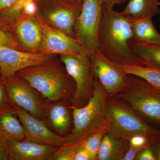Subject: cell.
<instances>
[{
	"label": "cell",
	"instance_id": "obj_1",
	"mask_svg": "<svg viewBox=\"0 0 160 160\" xmlns=\"http://www.w3.org/2000/svg\"><path fill=\"white\" fill-rule=\"evenodd\" d=\"M132 39L131 16L113 9L103 10L98 49L104 56L118 64L144 66L129 46Z\"/></svg>",
	"mask_w": 160,
	"mask_h": 160
},
{
	"label": "cell",
	"instance_id": "obj_2",
	"mask_svg": "<svg viewBox=\"0 0 160 160\" xmlns=\"http://www.w3.org/2000/svg\"><path fill=\"white\" fill-rule=\"evenodd\" d=\"M16 75L28 82L46 101H63L71 105L75 84L56 56L42 64L20 70Z\"/></svg>",
	"mask_w": 160,
	"mask_h": 160
},
{
	"label": "cell",
	"instance_id": "obj_3",
	"mask_svg": "<svg viewBox=\"0 0 160 160\" xmlns=\"http://www.w3.org/2000/svg\"><path fill=\"white\" fill-rule=\"evenodd\" d=\"M106 89L95 77L92 97L85 106L71 107L73 127L65 137V145L81 142L92 133L107 128L106 104L109 97Z\"/></svg>",
	"mask_w": 160,
	"mask_h": 160
},
{
	"label": "cell",
	"instance_id": "obj_4",
	"mask_svg": "<svg viewBox=\"0 0 160 160\" xmlns=\"http://www.w3.org/2000/svg\"><path fill=\"white\" fill-rule=\"evenodd\" d=\"M107 134L118 139L129 140L138 134L157 135L160 130L149 125L125 101L108 97L106 104Z\"/></svg>",
	"mask_w": 160,
	"mask_h": 160
},
{
	"label": "cell",
	"instance_id": "obj_5",
	"mask_svg": "<svg viewBox=\"0 0 160 160\" xmlns=\"http://www.w3.org/2000/svg\"><path fill=\"white\" fill-rule=\"evenodd\" d=\"M128 77L129 88L113 97L125 101L149 125L160 130V91L141 78Z\"/></svg>",
	"mask_w": 160,
	"mask_h": 160
},
{
	"label": "cell",
	"instance_id": "obj_6",
	"mask_svg": "<svg viewBox=\"0 0 160 160\" xmlns=\"http://www.w3.org/2000/svg\"><path fill=\"white\" fill-rule=\"evenodd\" d=\"M103 15L102 0H84L75 25L76 38L89 58L98 47Z\"/></svg>",
	"mask_w": 160,
	"mask_h": 160
},
{
	"label": "cell",
	"instance_id": "obj_7",
	"mask_svg": "<svg viewBox=\"0 0 160 160\" xmlns=\"http://www.w3.org/2000/svg\"><path fill=\"white\" fill-rule=\"evenodd\" d=\"M60 59L75 84L70 106L82 107L89 102L94 91L95 76L90 58L84 53L78 57L60 55Z\"/></svg>",
	"mask_w": 160,
	"mask_h": 160
},
{
	"label": "cell",
	"instance_id": "obj_8",
	"mask_svg": "<svg viewBox=\"0 0 160 160\" xmlns=\"http://www.w3.org/2000/svg\"><path fill=\"white\" fill-rule=\"evenodd\" d=\"M93 74L109 97L118 94L130 86L128 74L120 64L106 58L98 49L89 57Z\"/></svg>",
	"mask_w": 160,
	"mask_h": 160
},
{
	"label": "cell",
	"instance_id": "obj_9",
	"mask_svg": "<svg viewBox=\"0 0 160 160\" xmlns=\"http://www.w3.org/2000/svg\"><path fill=\"white\" fill-rule=\"evenodd\" d=\"M12 104L21 107L34 117L43 120L46 100L26 80L16 75L2 80Z\"/></svg>",
	"mask_w": 160,
	"mask_h": 160
},
{
	"label": "cell",
	"instance_id": "obj_10",
	"mask_svg": "<svg viewBox=\"0 0 160 160\" xmlns=\"http://www.w3.org/2000/svg\"><path fill=\"white\" fill-rule=\"evenodd\" d=\"M38 13L49 26L76 38L74 28L82 5L69 6L56 0H37Z\"/></svg>",
	"mask_w": 160,
	"mask_h": 160
},
{
	"label": "cell",
	"instance_id": "obj_11",
	"mask_svg": "<svg viewBox=\"0 0 160 160\" xmlns=\"http://www.w3.org/2000/svg\"><path fill=\"white\" fill-rule=\"evenodd\" d=\"M35 16L42 30V40L40 53L74 57L86 54L76 39L49 26L38 12Z\"/></svg>",
	"mask_w": 160,
	"mask_h": 160
},
{
	"label": "cell",
	"instance_id": "obj_12",
	"mask_svg": "<svg viewBox=\"0 0 160 160\" xmlns=\"http://www.w3.org/2000/svg\"><path fill=\"white\" fill-rule=\"evenodd\" d=\"M56 55L32 53L0 46V70L2 80L14 75L18 72L37 66Z\"/></svg>",
	"mask_w": 160,
	"mask_h": 160
},
{
	"label": "cell",
	"instance_id": "obj_13",
	"mask_svg": "<svg viewBox=\"0 0 160 160\" xmlns=\"http://www.w3.org/2000/svg\"><path fill=\"white\" fill-rule=\"evenodd\" d=\"M11 31L22 51L40 53L42 30L35 16L22 13L11 26Z\"/></svg>",
	"mask_w": 160,
	"mask_h": 160
},
{
	"label": "cell",
	"instance_id": "obj_14",
	"mask_svg": "<svg viewBox=\"0 0 160 160\" xmlns=\"http://www.w3.org/2000/svg\"><path fill=\"white\" fill-rule=\"evenodd\" d=\"M13 106L24 128V140L52 145L58 147L65 145V138L56 134L49 129L43 120L34 117L19 106L14 105Z\"/></svg>",
	"mask_w": 160,
	"mask_h": 160
},
{
	"label": "cell",
	"instance_id": "obj_15",
	"mask_svg": "<svg viewBox=\"0 0 160 160\" xmlns=\"http://www.w3.org/2000/svg\"><path fill=\"white\" fill-rule=\"evenodd\" d=\"M9 160H48L57 146L28 140H6Z\"/></svg>",
	"mask_w": 160,
	"mask_h": 160
},
{
	"label": "cell",
	"instance_id": "obj_16",
	"mask_svg": "<svg viewBox=\"0 0 160 160\" xmlns=\"http://www.w3.org/2000/svg\"><path fill=\"white\" fill-rule=\"evenodd\" d=\"M71 105L63 101H46L43 121L56 134L65 137L68 134L71 123Z\"/></svg>",
	"mask_w": 160,
	"mask_h": 160
},
{
	"label": "cell",
	"instance_id": "obj_17",
	"mask_svg": "<svg viewBox=\"0 0 160 160\" xmlns=\"http://www.w3.org/2000/svg\"><path fill=\"white\" fill-rule=\"evenodd\" d=\"M0 137L6 141L25 139L24 128L12 103L0 109Z\"/></svg>",
	"mask_w": 160,
	"mask_h": 160
},
{
	"label": "cell",
	"instance_id": "obj_18",
	"mask_svg": "<svg viewBox=\"0 0 160 160\" xmlns=\"http://www.w3.org/2000/svg\"><path fill=\"white\" fill-rule=\"evenodd\" d=\"M152 18L131 17L132 39L140 42L160 45V33L155 27Z\"/></svg>",
	"mask_w": 160,
	"mask_h": 160
},
{
	"label": "cell",
	"instance_id": "obj_19",
	"mask_svg": "<svg viewBox=\"0 0 160 160\" xmlns=\"http://www.w3.org/2000/svg\"><path fill=\"white\" fill-rule=\"evenodd\" d=\"M129 147V140L114 138L106 134L99 150L97 160H123Z\"/></svg>",
	"mask_w": 160,
	"mask_h": 160
},
{
	"label": "cell",
	"instance_id": "obj_20",
	"mask_svg": "<svg viewBox=\"0 0 160 160\" xmlns=\"http://www.w3.org/2000/svg\"><path fill=\"white\" fill-rule=\"evenodd\" d=\"M129 44L144 66L160 69V45L140 42L132 39Z\"/></svg>",
	"mask_w": 160,
	"mask_h": 160
},
{
	"label": "cell",
	"instance_id": "obj_21",
	"mask_svg": "<svg viewBox=\"0 0 160 160\" xmlns=\"http://www.w3.org/2000/svg\"><path fill=\"white\" fill-rule=\"evenodd\" d=\"M160 4L158 0H129L122 12L135 18H152L160 14Z\"/></svg>",
	"mask_w": 160,
	"mask_h": 160
},
{
	"label": "cell",
	"instance_id": "obj_22",
	"mask_svg": "<svg viewBox=\"0 0 160 160\" xmlns=\"http://www.w3.org/2000/svg\"><path fill=\"white\" fill-rule=\"evenodd\" d=\"M120 65L126 74L141 78L155 89L160 91V69L148 66Z\"/></svg>",
	"mask_w": 160,
	"mask_h": 160
},
{
	"label": "cell",
	"instance_id": "obj_23",
	"mask_svg": "<svg viewBox=\"0 0 160 160\" xmlns=\"http://www.w3.org/2000/svg\"><path fill=\"white\" fill-rule=\"evenodd\" d=\"M107 128L96 132L81 142L83 147L89 152L92 160H97L98 153L104 137L107 133Z\"/></svg>",
	"mask_w": 160,
	"mask_h": 160
},
{
	"label": "cell",
	"instance_id": "obj_24",
	"mask_svg": "<svg viewBox=\"0 0 160 160\" xmlns=\"http://www.w3.org/2000/svg\"><path fill=\"white\" fill-rule=\"evenodd\" d=\"M36 0H16L9 9L0 13V26H9L13 24L22 13L26 3Z\"/></svg>",
	"mask_w": 160,
	"mask_h": 160
},
{
	"label": "cell",
	"instance_id": "obj_25",
	"mask_svg": "<svg viewBox=\"0 0 160 160\" xmlns=\"http://www.w3.org/2000/svg\"><path fill=\"white\" fill-rule=\"evenodd\" d=\"M80 143L66 145L58 147L48 160H74Z\"/></svg>",
	"mask_w": 160,
	"mask_h": 160
},
{
	"label": "cell",
	"instance_id": "obj_26",
	"mask_svg": "<svg viewBox=\"0 0 160 160\" xmlns=\"http://www.w3.org/2000/svg\"><path fill=\"white\" fill-rule=\"evenodd\" d=\"M0 46L22 50L11 30L7 26H0Z\"/></svg>",
	"mask_w": 160,
	"mask_h": 160
},
{
	"label": "cell",
	"instance_id": "obj_27",
	"mask_svg": "<svg viewBox=\"0 0 160 160\" xmlns=\"http://www.w3.org/2000/svg\"><path fill=\"white\" fill-rule=\"evenodd\" d=\"M156 136H146L138 134L133 136L129 140V146L133 147H146L152 145L155 139Z\"/></svg>",
	"mask_w": 160,
	"mask_h": 160
},
{
	"label": "cell",
	"instance_id": "obj_28",
	"mask_svg": "<svg viewBox=\"0 0 160 160\" xmlns=\"http://www.w3.org/2000/svg\"><path fill=\"white\" fill-rule=\"evenodd\" d=\"M135 160H156L151 145L147 146L140 150L137 154Z\"/></svg>",
	"mask_w": 160,
	"mask_h": 160
},
{
	"label": "cell",
	"instance_id": "obj_29",
	"mask_svg": "<svg viewBox=\"0 0 160 160\" xmlns=\"http://www.w3.org/2000/svg\"><path fill=\"white\" fill-rule=\"evenodd\" d=\"M38 10V5L37 1H31L24 5L22 13L30 16H35Z\"/></svg>",
	"mask_w": 160,
	"mask_h": 160
},
{
	"label": "cell",
	"instance_id": "obj_30",
	"mask_svg": "<svg viewBox=\"0 0 160 160\" xmlns=\"http://www.w3.org/2000/svg\"><path fill=\"white\" fill-rule=\"evenodd\" d=\"M11 104L9 100L5 85L2 81L0 82V109L7 107Z\"/></svg>",
	"mask_w": 160,
	"mask_h": 160
},
{
	"label": "cell",
	"instance_id": "obj_31",
	"mask_svg": "<svg viewBox=\"0 0 160 160\" xmlns=\"http://www.w3.org/2000/svg\"><path fill=\"white\" fill-rule=\"evenodd\" d=\"M74 160H92L89 152L83 147L82 142H80V146L75 155Z\"/></svg>",
	"mask_w": 160,
	"mask_h": 160
},
{
	"label": "cell",
	"instance_id": "obj_32",
	"mask_svg": "<svg viewBox=\"0 0 160 160\" xmlns=\"http://www.w3.org/2000/svg\"><path fill=\"white\" fill-rule=\"evenodd\" d=\"M133 147L129 146V149L125 153L123 160H133L135 159L136 156L138 152L143 148L147 147Z\"/></svg>",
	"mask_w": 160,
	"mask_h": 160
},
{
	"label": "cell",
	"instance_id": "obj_33",
	"mask_svg": "<svg viewBox=\"0 0 160 160\" xmlns=\"http://www.w3.org/2000/svg\"><path fill=\"white\" fill-rule=\"evenodd\" d=\"M127 0H102L103 10L113 9L116 5H122L127 2Z\"/></svg>",
	"mask_w": 160,
	"mask_h": 160
},
{
	"label": "cell",
	"instance_id": "obj_34",
	"mask_svg": "<svg viewBox=\"0 0 160 160\" xmlns=\"http://www.w3.org/2000/svg\"><path fill=\"white\" fill-rule=\"evenodd\" d=\"M151 146L156 160H160V132L156 136Z\"/></svg>",
	"mask_w": 160,
	"mask_h": 160
},
{
	"label": "cell",
	"instance_id": "obj_35",
	"mask_svg": "<svg viewBox=\"0 0 160 160\" xmlns=\"http://www.w3.org/2000/svg\"><path fill=\"white\" fill-rule=\"evenodd\" d=\"M16 1V0H0V13L10 8Z\"/></svg>",
	"mask_w": 160,
	"mask_h": 160
},
{
	"label": "cell",
	"instance_id": "obj_36",
	"mask_svg": "<svg viewBox=\"0 0 160 160\" xmlns=\"http://www.w3.org/2000/svg\"><path fill=\"white\" fill-rule=\"evenodd\" d=\"M56 1L69 6H77V5H82L84 0H56Z\"/></svg>",
	"mask_w": 160,
	"mask_h": 160
},
{
	"label": "cell",
	"instance_id": "obj_37",
	"mask_svg": "<svg viewBox=\"0 0 160 160\" xmlns=\"http://www.w3.org/2000/svg\"><path fill=\"white\" fill-rule=\"evenodd\" d=\"M0 160H9V155L6 149L0 150Z\"/></svg>",
	"mask_w": 160,
	"mask_h": 160
},
{
	"label": "cell",
	"instance_id": "obj_38",
	"mask_svg": "<svg viewBox=\"0 0 160 160\" xmlns=\"http://www.w3.org/2000/svg\"><path fill=\"white\" fill-rule=\"evenodd\" d=\"M6 140L0 137V150L6 149Z\"/></svg>",
	"mask_w": 160,
	"mask_h": 160
},
{
	"label": "cell",
	"instance_id": "obj_39",
	"mask_svg": "<svg viewBox=\"0 0 160 160\" xmlns=\"http://www.w3.org/2000/svg\"><path fill=\"white\" fill-rule=\"evenodd\" d=\"M2 81V73H1V70H0V82Z\"/></svg>",
	"mask_w": 160,
	"mask_h": 160
},
{
	"label": "cell",
	"instance_id": "obj_40",
	"mask_svg": "<svg viewBox=\"0 0 160 160\" xmlns=\"http://www.w3.org/2000/svg\"></svg>",
	"mask_w": 160,
	"mask_h": 160
}]
</instances>
